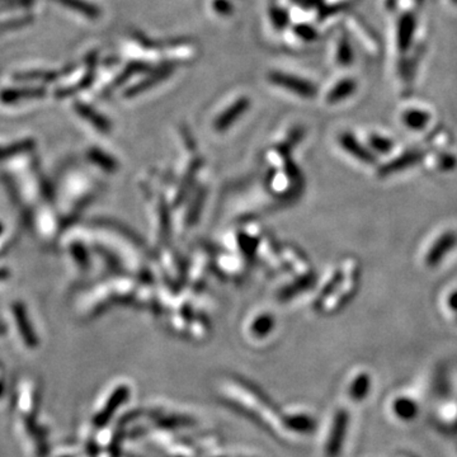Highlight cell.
<instances>
[{
	"label": "cell",
	"instance_id": "cell-1",
	"mask_svg": "<svg viewBox=\"0 0 457 457\" xmlns=\"http://www.w3.org/2000/svg\"><path fill=\"white\" fill-rule=\"evenodd\" d=\"M457 248V231L453 228L446 230L439 235L424 255V266L428 270H434L441 266L446 257Z\"/></svg>",
	"mask_w": 457,
	"mask_h": 457
},
{
	"label": "cell",
	"instance_id": "cell-2",
	"mask_svg": "<svg viewBox=\"0 0 457 457\" xmlns=\"http://www.w3.org/2000/svg\"><path fill=\"white\" fill-rule=\"evenodd\" d=\"M348 427H349V413L345 409H340L334 415L332 428L329 431L327 444H325L327 457L340 456L348 432Z\"/></svg>",
	"mask_w": 457,
	"mask_h": 457
},
{
	"label": "cell",
	"instance_id": "cell-3",
	"mask_svg": "<svg viewBox=\"0 0 457 457\" xmlns=\"http://www.w3.org/2000/svg\"><path fill=\"white\" fill-rule=\"evenodd\" d=\"M270 81L274 86L287 89L303 98H313L316 96V87L313 83L295 75L273 71L270 74Z\"/></svg>",
	"mask_w": 457,
	"mask_h": 457
},
{
	"label": "cell",
	"instance_id": "cell-4",
	"mask_svg": "<svg viewBox=\"0 0 457 457\" xmlns=\"http://www.w3.org/2000/svg\"><path fill=\"white\" fill-rule=\"evenodd\" d=\"M426 155V150H422V149L407 150L405 153H403L395 159H393L388 164H385V166L380 168L378 169V175L380 177H390L393 174L400 173L404 170H408V169H412L413 167H417L418 164L424 161Z\"/></svg>",
	"mask_w": 457,
	"mask_h": 457
},
{
	"label": "cell",
	"instance_id": "cell-5",
	"mask_svg": "<svg viewBox=\"0 0 457 457\" xmlns=\"http://www.w3.org/2000/svg\"><path fill=\"white\" fill-rule=\"evenodd\" d=\"M250 105V100L247 97L239 98L235 103L230 105L226 111L223 112L215 121V129L217 131L228 130L231 125L236 122L239 118L248 111Z\"/></svg>",
	"mask_w": 457,
	"mask_h": 457
},
{
	"label": "cell",
	"instance_id": "cell-6",
	"mask_svg": "<svg viewBox=\"0 0 457 457\" xmlns=\"http://www.w3.org/2000/svg\"><path fill=\"white\" fill-rule=\"evenodd\" d=\"M432 121V113L420 107H408L402 113V122L412 131H423Z\"/></svg>",
	"mask_w": 457,
	"mask_h": 457
},
{
	"label": "cell",
	"instance_id": "cell-7",
	"mask_svg": "<svg viewBox=\"0 0 457 457\" xmlns=\"http://www.w3.org/2000/svg\"><path fill=\"white\" fill-rule=\"evenodd\" d=\"M340 146L346 150L348 154L352 155L357 161H362L365 164H375V155L371 153L370 150L361 144V142L353 137L352 134H343L340 137Z\"/></svg>",
	"mask_w": 457,
	"mask_h": 457
},
{
	"label": "cell",
	"instance_id": "cell-8",
	"mask_svg": "<svg viewBox=\"0 0 457 457\" xmlns=\"http://www.w3.org/2000/svg\"><path fill=\"white\" fill-rule=\"evenodd\" d=\"M284 423L286 428L297 433H311L316 428V420H313L308 414L286 415Z\"/></svg>",
	"mask_w": 457,
	"mask_h": 457
},
{
	"label": "cell",
	"instance_id": "cell-9",
	"mask_svg": "<svg viewBox=\"0 0 457 457\" xmlns=\"http://www.w3.org/2000/svg\"><path fill=\"white\" fill-rule=\"evenodd\" d=\"M356 89H357V83L356 81L351 79V78L343 79L337 86L332 88V91L328 94V102L332 103V105L340 103L343 99L349 98L353 93L356 92Z\"/></svg>",
	"mask_w": 457,
	"mask_h": 457
},
{
	"label": "cell",
	"instance_id": "cell-10",
	"mask_svg": "<svg viewBox=\"0 0 457 457\" xmlns=\"http://www.w3.org/2000/svg\"><path fill=\"white\" fill-rule=\"evenodd\" d=\"M371 389V378L369 374H359L351 383L349 396L354 402L365 400Z\"/></svg>",
	"mask_w": 457,
	"mask_h": 457
},
{
	"label": "cell",
	"instance_id": "cell-11",
	"mask_svg": "<svg viewBox=\"0 0 457 457\" xmlns=\"http://www.w3.org/2000/svg\"><path fill=\"white\" fill-rule=\"evenodd\" d=\"M393 410L399 420H412L418 414V405L409 398H399L393 404Z\"/></svg>",
	"mask_w": 457,
	"mask_h": 457
},
{
	"label": "cell",
	"instance_id": "cell-12",
	"mask_svg": "<svg viewBox=\"0 0 457 457\" xmlns=\"http://www.w3.org/2000/svg\"><path fill=\"white\" fill-rule=\"evenodd\" d=\"M127 396H129V389L127 388H125V386H121V388H118L115 393H113V395H112L111 399H110V402L107 403V408L103 410V413H100V417H99V422L100 423H105L107 420H110V417H111L112 414L115 413L116 412V409L122 404V403L127 399Z\"/></svg>",
	"mask_w": 457,
	"mask_h": 457
},
{
	"label": "cell",
	"instance_id": "cell-13",
	"mask_svg": "<svg viewBox=\"0 0 457 457\" xmlns=\"http://www.w3.org/2000/svg\"><path fill=\"white\" fill-rule=\"evenodd\" d=\"M172 74V69L170 68H161V70L155 71L154 74L149 75L148 78L145 81L137 84L135 87L132 88L130 92V94H137V93L142 92L145 89H149V88L154 87L158 83H161V81L167 79L169 75Z\"/></svg>",
	"mask_w": 457,
	"mask_h": 457
},
{
	"label": "cell",
	"instance_id": "cell-14",
	"mask_svg": "<svg viewBox=\"0 0 457 457\" xmlns=\"http://www.w3.org/2000/svg\"><path fill=\"white\" fill-rule=\"evenodd\" d=\"M354 60L352 46L346 37L340 38L337 45V62L343 66H349Z\"/></svg>",
	"mask_w": 457,
	"mask_h": 457
},
{
	"label": "cell",
	"instance_id": "cell-15",
	"mask_svg": "<svg viewBox=\"0 0 457 457\" xmlns=\"http://www.w3.org/2000/svg\"><path fill=\"white\" fill-rule=\"evenodd\" d=\"M370 145L378 154H389L390 151L395 146L391 139L377 135V134L371 135Z\"/></svg>",
	"mask_w": 457,
	"mask_h": 457
},
{
	"label": "cell",
	"instance_id": "cell-16",
	"mask_svg": "<svg viewBox=\"0 0 457 457\" xmlns=\"http://www.w3.org/2000/svg\"><path fill=\"white\" fill-rule=\"evenodd\" d=\"M457 168V156L451 153H442L437 156V169L439 172H452Z\"/></svg>",
	"mask_w": 457,
	"mask_h": 457
},
{
	"label": "cell",
	"instance_id": "cell-17",
	"mask_svg": "<svg viewBox=\"0 0 457 457\" xmlns=\"http://www.w3.org/2000/svg\"><path fill=\"white\" fill-rule=\"evenodd\" d=\"M270 17H271L273 25L278 30L284 28L289 23V14H287L286 9H284V8H279V6H271Z\"/></svg>",
	"mask_w": 457,
	"mask_h": 457
},
{
	"label": "cell",
	"instance_id": "cell-18",
	"mask_svg": "<svg viewBox=\"0 0 457 457\" xmlns=\"http://www.w3.org/2000/svg\"><path fill=\"white\" fill-rule=\"evenodd\" d=\"M272 327L273 320L271 316H260V319L254 323L253 332L257 335L263 337L272 329Z\"/></svg>",
	"mask_w": 457,
	"mask_h": 457
},
{
	"label": "cell",
	"instance_id": "cell-19",
	"mask_svg": "<svg viewBox=\"0 0 457 457\" xmlns=\"http://www.w3.org/2000/svg\"><path fill=\"white\" fill-rule=\"evenodd\" d=\"M193 420L185 417H164L161 420V424L166 428H174V427L187 426L192 424Z\"/></svg>",
	"mask_w": 457,
	"mask_h": 457
},
{
	"label": "cell",
	"instance_id": "cell-20",
	"mask_svg": "<svg viewBox=\"0 0 457 457\" xmlns=\"http://www.w3.org/2000/svg\"><path fill=\"white\" fill-rule=\"evenodd\" d=\"M295 32H296L297 36H300L305 41H313L316 38V32L309 25H297L296 28H295Z\"/></svg>",
	"mask_w": 457,
	"mask_h": 457
},
{
	"label": "cell",
	"instance_id": "cell-21",
	"mask_svg": "<svg viewBox=\"0 0 457 457\" xmlns=\"http://www.w3.org/2000/svg\"><path fill=\"white\" fill-rule=\"evenodd\" d=\"M212 8L215 12L221 14V16H228L233 12V6L228 3V0H214Z\"/></svg>",
	"mask_w": 457,
	"mask_h": 457
},
{
	"label": "cell",
	"instance_id": "cell-22",
	"mask_svg": "<svg viewBox=\"0 0 457 457\" xmlns=\"http://www.w3.org/2000/svg\"><path fill=\"white\" fill-rule=\"evenodd\" d=\"M447 305L453 313L457 314V290H453L450 294V296L447 299Z\"/></svg>",
	"mask_w": 457,
	"mask_h": 457
},
{
	"label": "cell",
	"instance_id": "cell-23",
	"mask_svg": "<svg viewBox=\"0 0 457 457\" xmlns=\"http://www.w3.org/2000/svg\"><path fill=\"white\" fill-rule=\"evenodd\" d=\"M456 323H457V318H456Z\"/></svg>",
	"mask_w": 457,
	"mask_h": 457
}]
</instances>
